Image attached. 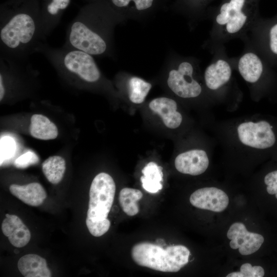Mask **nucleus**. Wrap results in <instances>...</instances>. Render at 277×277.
Here are the masks:
<instances>
[{"label":"nucleus","mask_w":277,"mask_h":277,"mask_svg":"<svg viewBox=\"0 0 277 277\" xmlns=\"http://www.w3.org/2000/svg\"><path fill=\"white\" fill-rule=\"evenodd\" d=\"M189 255V250L182 245L163 248L144 242L135 244L131 249L132 258L138 265L162 272L179 271L188 263Z\"/></svg>","instance_id":"1"},{"label":"nucleus","mask_w":277,"mask_h":277,"mask_svg":"<svg viewBox=\"0 0 277 277\" xmlns=\"http://www.w3.org/2000/svg\"><path fill=\"white\" fill-rule=\"evenodd\" d=\"M96 22L80 16L69 25L64 47L81 50L91 55H102L108 51L109 43L103 29Z\"/></svg>","instance_id":"2"},{"label":"nucleus","mask_w":277,"mask_h":277,"mask_svg":"<svg viewBox=\"0 0 277 277\" xmlns=\"http://www.w3.org/2000/svg\"><path fill=\"white\" fill-rule=\"evenodd\" d=\"M115 189L114 180L109 174L101 172L96 175L90 188L86 219L93 222L106 220L113 203Z\"/></svg>","instance_id":"3"},{"label":"nucleus","mask_w":277,"mask_h":277,"mask_svg":"<svg viewBox=\"0 0 277 277\" xmlns=\"http://www.w3.org/2000/svg\"><path fill=\"white\" fill-rule=\"evenodd\" d=\"M193 68L188 62L180 63L169 71L167 84L177 96L183 98L198 96L202 92L200 84L193 78Z\"/></svg>","instance_id":"4"},{"label":"nucleus","mask_w":277,"mask_h":277,"mask_svg":"<svg viewBox=\"0 0 277 277\" xmlns=\"http://www.w3.org/2000/svg\"><path fill=\"white\" fill-rule=\"evenodd\" d=\"M227 236L231 240L230 247L233 249H239L240 254L244 255L257 251L264 242L262 235L248 231L241 222L234 223L230 226Z\"/></svg>","instance_id":"5"},{"label":"nucleus","mask_w":277,"mask_h":277,"mask_svg":"<svg viewBox=\"0 0 277 277\" xmlns=\"http://www.w3.org/2000/svg\"><path fill=\"white\" fill-rule=\"evenodd\" d=\"M189 201L193 206L215 212L224 211L229 204V198L222 190L215 187L199 189L190 195Z\"/></svg>","instance_id":"6"},{"label":"nucleus","mask_w":277,"mask_h":277,"mask_svg":"<svg viewBox=\"0 0 277 277\" xmlns=\"http://www.w3.org/2000/svg\"><path fill=\"white\" fill-rule=\"evenodd\" d=\"M245 0H230L223 4L216 17L217 23L225 26L230 34L239 32L246 23L247 16L243 11Z\"/></svg>","instance_id":"7"},{"label":"nucleus","mask_w":277,"mask_h":277,"mask_svg":"<svg viewBox=\"0 0 277 277\" xmlns=\"http://www.w3.org/2000/svg\"><path fill=\"white\" fill-rule=\"evenodd\" d=\"M174 165L176 170L182 173L198 175L208 168L209 159L205 151L193 149L179 154Z\"/></svg>","instance_id":"8"},{"label":"nucleus","mask_w":277,"mask_h":277,"mask_svg":"<svg viewBox=\"0 0 277 277\" xmlns=\"http://www.w3.org/2000/svg\"><path fill=\"white\" fill-rule=\"evenodd\" d=\"M2 229L10 243L17 248L26 246L31 239L29 229L16 215L6 214V218L2 224Z\"/></svg>","instance_id":"9"},{"label":"nucleus","mask_w":277,"mask_h":277,"mask_svg":"<svg viewBox=\"0 0 277 277\" xmlns=\"http://www.w3.org/2000/svg\"><path fill=\"white\" fill-rule=\"evenodd\" d=\"M149 107L160 116L167 127L175 129L181 124L182 116L176 110L177 104L175 101L165 97H158L152 100Z\"/></svg>","instance_id":"10"},{"label":"nucleus","mask_w":277,"mask_h":277,"mask_svg":"<svg viewBox=\"0 0 277 277\" xmlns=\"http://www.w3.org/2000/svg\"><path fill=\"white\" fill-rule=\"evenodd\" d=\"M11 193L26 204L31 206L42 205L47 193L38 183L33 182L25 185L12 184L9 187Z\"/></svg>","instance_id":"11"},{"label":"nucleus","mask_w":277,"mask_h":277,"mask_svg":"<svg viewBox=\"0 0 277 277\" xmlns=\"http://www.w3.org/2000/svg\"><path fill=\"white\" fill-rule=\"evenodd\" d=\"M18 269L25 277H50L51 272L45 259L35 254H28L18 261Z\"/></svg>","instance_id":"12"},{"label":"nucleus","mask_w":277,"mask_h":277,"mask_svg":"<svg viewBox=\"0 0 277 277\" xmlns=\"http://www.w3.org/2000/svg\"><path fill=\"white\" fill-rule=\"evenodd\" d=\"M231 75L229 64L223 60H219L206 68L204 79L207 87L211 90H216L226 84Z\"/></svg>","instance_id":"13"},{"label":"nucleus","mask_w":277,"mask_h":277,"mask_svg":"<svg viewBox=\"0 0 277 277\" xmlns=\"http://www.w3.org/2000/svg\"><path fill=\"white\" fill-rule=\"evenodd\" d=\"M238 69L244 80L250 83L258 82L264 71V66L261 60L252 52L247 53L240 58Z\"/></svg>","instance_id":"14"},{"label":"nucleus","mask_w":277,"mask_h":277,"mask_svg":"<svg viewBox=\"0 0 277 277\" xmlns=\"http://www.w3.org/2000/svg\"><path fill=\"white\" fill-rule=\"evenodd\" d=\"M70 0H51L46 6V13L41 18L42 32L46 39L59 24L60 14L69 5Z\"/></svg>","instance_id":"15"},{"label":"nucleus","mask_w":277,"mask_h":277,"mask_svg":"<svg viewBox=\"0 0 277 277\" xmlns=\"http://www.w3.org/2000/svg\"><path fill=\"white\" fill-rule=\"evenodd\" d=\"M30 132L36 138L49 140L57 136L58 129L56 126L46 116L35 114L31 117Z\"/></svg>","instance_id":"16"},{"label":"nucleus","mask_w":277,"mask_h":277,"mask_svg":"<svg viewBox=\"0 0 277 277\" xmlns=\"http://www.w3.org/2000/svg\"><path fill=\"white\" fill-rule=\"evenodd\" d=\"M162 167L154 162H149L142 169L141 177L143 188L148 192L155 193L162 189L163 173Z\"/></svg>","instance_id":"17"},{"label":"nucleus","mask_w":277,"mask_h":277,"mask_svg":"<svg viewBox=\"0 0 277 277\" xmlns=\"http://www.w3.org/2000/svg\"><path fill=\"white\" fill-rule=\"evenodd\" d=\"M66 170L65 160L58 155L51 156L42 164V170L48 181L57 184L62 180Z\"/></svg>","instance_id":"18"},{"label":"nucleus","mask_w":277,"mask_h":277,"mask_svg":"<svg viewBox=\"0 0 277 277\" xmlns=\"http://www.w3.org/2000/svg\"><path fill=\"white\" fill-rule=\"evenodd\" d=\"M142 197L143 193L140 190L130 188H124L119 193V203L126 214L134 216L139 212L137 202Z\"/></svg>","instance_id":"19"},{"label":"nucleus","mask_w":277,"mask_h":277,"mask_svg":"<svg viewBox=\"0 0 277 277\" xmlns=\"http://www.w3.org/2000/svg\"><path fill=\"white\" fill-rule=\"evenodd\" d=\"M151 88L150 83L138 77H131L128 82L129 98L134 104H141Z\"/></svg>","instance_id":"20"},{"label":"nucleus","mask_w":277,"mask_h":277,"mask_svg":"<svg viewBox=\"0 0 277 277\" xmlns=\"http://www.w3.org/2000/svg\"><path fill=\"white\" fill-rule=\"evenodd\" d=\"M265 29V45L268 53L273 58L277 57V21L269 22Z\"/></svg>","instance_id":"21"},{"label":"nucleus","mask_w":277,"mask_h":277,"mask_svg":"<svg viewBox=\"0 0 277 277\" xmlns=\"http://www.w3.org/2000/svg\"><path fill=\"white\" fill-rule=\"evenodd\" d=\"M86 224L90 233L96 237L106 233L110 226V222L108 219L101 222H93L86 219Z\"/></svg>","instance_id":"22"},{"label":"nucleus","mask_w":277,"mask_h":277,"mask_svg":"<svg viewBox=\"0 0 277 277\" xmlns=\"http://www.w3.org/2000/svg\"><path fill=\"white\" fill-rule=\"evenodd\" d=\"M242 277H263L265 275L264 268L260 266H252L250 263L243 264L240 268Z\"/></svg>","instance_id":"23"},{"label":"nucleus","mask_w":277,"mask_h":277,"mask_svg":"<svg viewBox=\"0 0 277 277\" xmlns=\"http://www.w3.org/2000/svg\"><path fill=\"white\" fill-rule=\"evenodd\" d=\"M38 162V156L33 152L28 151L19 156L15 161L17 168H25Z\"/></svg>","instance_id":"24"},{"label":"nucleus","mask_w":277,"mask_h":277,"mask_svg":"<svg viewBox=\"0 0 277 277\" xmlns=\"http://www.w3.org/2000/svg\"><path fill=\"white\" fill-rule=\"evenodd\" d=\"M113 4L118 7H124L133 1L138 10H143L150 8L153 0H111Z\"/></svg>","instance_id":"25"},{"label":"nucleus","mask_w":277,"mask_h":277,"mask_svg":"<svg viewBox=\"0 0 277 277\" xmlns=\"http://www.w3.org/2000/svg\"><path fill=\"white\" fill-rule=\"evenodd\" d=\"M1 162L6 159L7 157H10L11 153L13 151L14 148V144L12 142V140L11 138L6 137L1 140Z\"/></svg>","instance_id":"26"},{"label":"nucleus","mask_w":277,"mask_h":277,"mask_svg":"<svg viewBox=\"0 0 277 277\" xmlns=\"http://www.w3.org/2000/svg\"><path fill=\"white\" fill-rule=\"evenodd\" d=\"M226 277H242V274L240 271L233 272L228 274Z\"/></svg>","instance_id":"27"}]
</instances>
